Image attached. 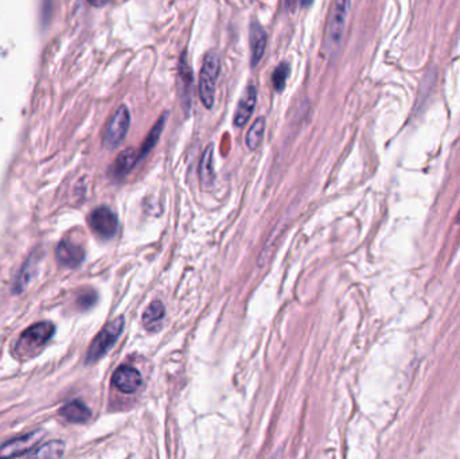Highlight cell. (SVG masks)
<instances>
[{
    "label": "cell",
    "instance_id": "obj_1",
    "mask_svg": "<svg viewBox=\"0 0 460 459\" xmlns=\"http://www.w3.org/2000/svg\"><path fill=\"white\" fill-rule=\"evenodd\" d=\"M350 6H352V0H334L331 6L327 27H326V40H325V46L330 55L340 52L341 49Z\"/></svg>",
    "mask_w": 460,
    "mask_h": 459
},
{
    "label": "cell",
    "instance_id": "obj_2",
    "mask_svg": "<svg viewBox=\"0 0 460 459\" xmlns=\"http://www.w3.org/2000/svg\"><path fill=\"white\" fill-rule=\"evenodd\" d=\"M221 73V58L215 52H211L203 60L199 73L198 93L205 108L211 109L215 99V87Z\"/></svg>",
    "mask_w": 460,
    "mask_h": 459
},
{
    "label": "cell",
    "instance_id": "obj_3",
    "mask_svg": "<svg viewBox=\"0 0 460 459\" xmlns=\"http://www.w3.org/2000/svg\"><path fill=\"white\" fill-rule=\"evenodd\" d=\"M123 328H124L123 316H118L115 321L108 323L92 342L86 355V364H93L99 361L101 357H104L108 353V350L113 346V343L118 341L120 334L123 333Z\"/></svg>",
    "mask_w": 460,
    "mask_h": 459
},
{
    "label": "cell",
    "instance_id": "obj_4",
    "mask_svg": "<svg viewBox=\"0 0 460 459\" xmlns=\"http://www.w3.org/2000/svg\"><path fill=\"white\" fill-rule=\"evenodd\" d=\"M131 126V115L127 106L121 105L116 114L109 120L104 135V145L109 150H113L125 139L127 132Z\"/></svg>",
    "mask_w": 460,
    "mask_h": 459
},
{
    "label": "cell",
    "instance_id": "obj_5",
    "mask_svg": "<svg viewBox=\"0 0 460 459\" xmlns=\"http://www.w3.org/2000/svg\"><path fill=\"white\" fill-rule=\"evenodd\" d=\"M54 334L52 322H38L27 328L16 345V350L21 353H30L42 348Z\"/></svg>",
    "mask_w": 460,
    "mask_h": 459
},
{
    "label": "cell",
    "instance_id": "obj_6",
    "mask_svg": "<svg viewBox=\"0 0 460 459\" xmlns=\"http://www.w3.org/2000/svg\"><path fill=\"white\" fill-rule=\"evenodd\" d=\"M89 225L93 229L94 233H97L99 236L103 238H111L115 236L116 231H118V217L116 214L106 208V206H101L93 210L91 217H89Z\"/></svg>",
    "mask_w": 460,
    "mask_h": 459
},
{
    "label": "cell",
    "instance_id": "obj_7",
    "mask_svg": "<svg viewBox=\"0 0 460 459\" xmlns=\"http://www.w3.org/2000/svg\"><path fill=\"white\" fill-rule=\"evenodd\" d=\"M43 436V431H34L25 436L16 438L13 441L6 442L3 446H0V458H9V457H19L25 455L33 451V448L38 445Z\"/></svg>",
    "mask_w": 460,
    "mask_h": 459
},
{
    "label": "cell",
    "instance_id": "obj_8",
    "mask_svg": "<svg viewBox=\"0 0 460 459\" xmlns=\"http://www.w3.org/2000/svg\"><path fill=\"white\" fill-rule=\"evenodd\" d=\"M112 384L123 394H135L140 389L143 379L139 370H136L135 367L123 365L118 367L113 373Z\"/></svg>",
    "mask_w": 460,
    "mask_h": 459
},
{
    "label": "cell",
    "instance_id": "obj_9",
    "mask_svg": "<svg viewBox=\"0 0 460 459\" xmlns=\"http://www.w3.org/2000/svg\"><path fill=\"white\" fill-rule=\"evenodd\" d=\"M256 103H257V91L253 85H248L237 105L236 114H235V126L237 128L244 127L249 121Z\"/></svg>",
    "mask_w": 460,
    "mask_h": 459
},
{
    "label": "cell",
    "instance_id": "obj_10",
    "mask_svg": "<svg viewBox=\"0 0 460 459\" xmlns=\"http://www.w3.org/2000/svg\"><path fill=\"white\" fill-rule=\"evenodd\" d=\"M85 258V252L82 250V247H79L77 244L64 240L58 244L57 247V259L58 262H61L62 265L69 267V268H74L79 267V264L82 262Z\"/></svg>",
    "mask_w": 460,
    "mask_h": 459
},
{
    "label": "cell",
    "instance_id": "obj_11",
    "mask_svg": "<svg viewBox=\"0 0 460 459\" xmlns=\"http://www.w3.org/2000/svg\"><path fill=\"white\" fill-rule=\"evenodd\" d=\"M250 52L252 58L250 64L252 66L259 65V62L263 60L265 49H267V34L263 27L257 22L250 23L249 28Z\"/></svg>",
    "mask_w": 460,
    "mask_h": 459
},
{
    "label": "cell",
    "instance_id": "obj_12",
    "mask_svg": "<svg viewBox=\"0 0 460 459\" xmlns=\"http://www.w3.org/2000/svg\"><path fill=\"white\" fill-rule=\"evenodd\" d=\"M138 162H139V151H136L132 147L125 148L121 154H118L116 160L113 162L111 167V175L115 179H121L135 167Z\"/></svg>",
    "mask_w": 460,
    "mask_h": 459
},
{
    "label": "cell",
    "instance_id": "obj_13",
    "mask_svg": "<svg viewBox=\"0 0 460 459\" xmlns=\"http://www.w3.org/2000/svg\"><path fill=\"white\" fill-rule=\"evenodd\" d=\"M61 415L72 423H85L86 420L91 419L92 412L82 402L74 400L67 403L65 407L61 409Z\"/></svg>",
    "mask_w": 460,
    "mask_h": 459
},
{
    "label": "cell",
    "instance_id": "obj_14",
    "mask_svg": "<svg viewBox=\"0 0 460 459\" xmlns=\"http://www.w3.org/2000/svg\"><path fill=\"white\" fill-rule=\"evenodd\" d=\"M193 72L191 67L187 64L186 57L182 55L179 61V82H181V96L186 101L184 106L189 108L190 101H191V88H193Z\"/></svg>",
    "mask_w": 460,
    "mask_h": 459
},
{
    "label": "cell",
    "instance_id": "obj_15",
    "mask_svg": "<svg viewBox=\"0 0 460 459\" xmlns=\"http://www.w3.org/2000/svg\"><path fill=\"white\" fill-rule=\"evenodd\" d=\"M166 118H167V114H163L160 118H159L157 124L152 127V130L150 131V133L147 135L145 138V143L142 145V148L139 150V160H142L143 157H147L151 150L157 145L158 143L159 138L162 135V131H163V127H164V123H166Z\"/></svg>",
    "mask_w": 460,
    "mask_h": 459
},
{
    "label": "cell",
    "instance_id": "obj_16",
    "mask_svg": "<svg viewBox=\"0 0 460 459\" xmlns=\"http://www.w3.org/2000/svg\"><path fill=\"white\" fill-rule=\"evenodd\" d=\"M199 178L203 186H211L214 181V157H213V145H209L201 159L199 165Z\"/></svg>",
    "mask_w": 460,
    "mask_h": 459
},
{
    "label": "cell",
    "instance_id": "obj_17",
    "mask_svg": "<svg viewBox=\"0 0 460 459\" xmlns=\"http://www.w3.org/2000/svg\"><path fill=\"white\" fill-rule=\"evenodd\" d=\"M64 453H65V443L61 441H53L28 453V455L33 458H60L64 455Z\"/></svg>",
    "mask_w": 460,
    "mask_h": 459
},
{
    "label": "cell",
    "instance_id": "obj_18",
    "mask_svg": "<svg viewBox=\"0 0 460 459\" xmlns=\"http://www.w3.org/2000/svg\"><path fill=\"white\" fill-rule=\"evenodd\" d=\"M164 306L163 303L155 301L151 303L147 309H145V314H143V323L145 328L148 330H154L159 326V323L163 321L164 316Z\"/></svg>",
    "mask_w": 460,
    "mask_h": 459
},
{
    "label": "cell",
    "instance_id": "obj_19",
    "mask_svg": "<svg viewBox=\"0 0 460 459\" xmlns=\"http://www.w3.org/2000/svg\"><path fill=\"white\" fill-rule=\"evenodd\" d=\"M264 131H265V120L259 118L252 124L249 131L247 133V145L249 150L254 151L260 147L263 142Z\"/></svg>",
    "mask_w": 460,
    "mask_h": 459
},
{
    "label": "cell",
    "instance_id": "obj_20",
    "mask_svg": "<svg viewBox=\"0 0 460 459\" xmlns=\"http://www.w3.org/2000/svg\"><path fill=\"white\" fill-rule=\"evenodd\" d=\"M35 267H37L35 259H34V258H30V260L25 264L23 270L21 271V274L18 276L15 284H13L15 292H22L23 289H26L27 286H28V283H30L31 279H33Z\"/></svg>",
    "mask_w": 460,
    "mask_h": 459
},
{
    "label": "cell",
    "instance_id": "obj_21",
    "mask_svg": "<svg viewBox=\"0 0 460 459\" xmlns=\"http://www.w3.org/2000/svg\"><path fill=\"white\" fill-rule=\"evenodd\" d=\"M289 76V65L287 62H281L280 65L277 66L272 74V82L274 87L277 92H283L287 84V79Z\"/></svg>",
    "mask_w": 460,
    "mask_h": 459
},
{
    "label": "cell",
    "instance_id": "obj_22",
    "mask_svg": "<svg viewBox=\"0 0 460 459\" xmlns=\"http://www.w3.org/2000/svg\"><path fill=\"white\" fill-rule=\"evenodd\" d=\"M94 301H96V295H94L93 292L85 294V295H82V297H81V302H84L82 303V306H84V307H89V306H92L93 303H94Z\"/></svg>",
    "mask_w": 460,
    "mask_h": 459
},
{
    "label": "cell",
    "instance_id": "obj_23",
    "mask_svg": "<svg viewBox=\"0 0 460 459\" xmlns=\"http://www.w3.org/2000/svg\"><path fill=\"white\" fill-rule=\"evenodd\" d=\"M88 1L94 7H103V6H106L109 0H88Z\"/></svg>",
    "mask_w": 460,
    "mask_h": 459
},
{
    "label": "cell",
    "instance_id": "obj_24",
    "mask_svg": "<svg viewBox=\"0 0 460 459\" xmlns=\"http://www.w3.org/2000/svg\"><path fill=\"white\" fill-rule=\"evenodd\" d=\"M314 0H301V3H302L303 7H307V6H310L311 3H313Z\"/></svg>",
    "mask_w": 460,
    "mask_h": 459
},
{
    "label": "cell",
    "instance_id": "obj_25",
    "mask_svg": "<svg viewBox=\"0 0 460 459\" xmlns=\"http://www.w3.org/2000/svg\"><path fill=\"white\" fill-rule=\"evenodd\" d=\"M296 3H298V0H287V4H288L289 7H293Z\"/></svg>",
    "mask_w": 460,
    "mask_h": 459
},
{
    "label": "cell",
    "instance_id": "obj_26",
    "mask_svg": "<svg viewBox=\"0 0 460 459\" xmlns=\"http://www.w3.org/2000/svg\"><path fill=\"white\" fill-rule=\"evenodd\" d=\"M456 223H460V209L459 213H458V219H456Z\"/></svg>",
    "mask_w": 460,
    "mask_h": 459
}]
</instances>
